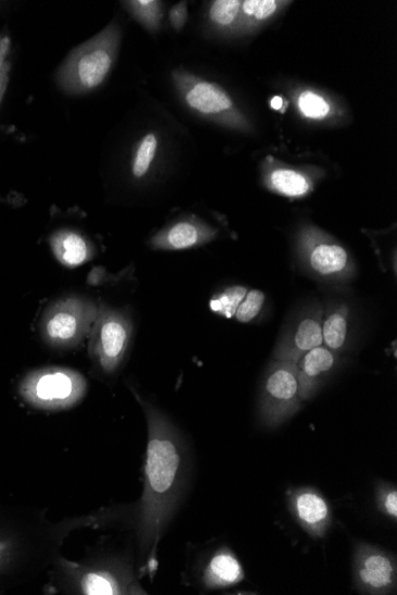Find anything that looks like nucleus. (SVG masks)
<instances>
[{
    "label": "nucleus",
    "mask_w": 397,
    "mask_h": 595,
    "mask_svg": "<svg viewBox=\"0 0 397 595\" xmlns=\"http://www.w3.org/2000/svg\"><path fill=\"white\" fill-rule=\"evenodd\" d=\"M140 402L148 421V448L139 534L143 553L154 555L181 497L188 453L170 421L154 405Z\"/></svg>",
    "instance_id": "f257e3e1"
},
{
    "label": "nucleus",
    "mask_w": 397,
    "mask_h": 595,
    "mask_svg": "<svg viewBox=\"0 0 397 595\" xmlns=\"http://www.w3.org/2000/svg\"><path fill=\"white\" fill-rule=\"evenodd\" d=\"M120 42L121 29L114 21L74 48L56 69L59 90L69 96H81L101 89L116 65Z\"/></svg>",
    "instance_id": "f03ea898"
},
{
    "label": "nucleus",
    "mask_w": 397,
    "mask_h": 595,
    "mask_svg": "<svg viewBox=\"0 0 397 595\" xmlns=\"http://www.w3.org/2000/svg\"><path fill=\"white\" fill-rule=\"evenodd\" d=\"M99 306L90 297L71 295L49 306L41 324L44 340L56 349L71 350L90 337Z\"/></svg>",
    "instance_id": "7ed1b4c3"
},
{
    "label": "nucleus",
    "mask_w": 397,
    "mask_h": 595,
    "mask_svg": "<svg viewBox=\"0 0 397 595\" xmlns=\"http://www.w3.org/2000/svg\"><path fill=\"white\" fill-rule=\"evenodd\" d=\"M87 391V380L66 367L35 371L23 380L21 393L28 403L43 411H64L78 404Z\"/></svg>",
    "instance_id": "20e7f679"
},
{
    "label": "nucleus",
    "mask_w": 397,
    "mask_h": 595,
    "mask_svg": "<svg viewBox=\"0 0 397 595\" xmlns=\"http://www.w3.org/2000/svg\"><path fill=\"white\" fill-rule=\"evenodd\" d=\"M302 404L296 365L272 361L260 389V423L268 428H278L299 412Z\"/></svg>",
    "instance_id": "39448f33"
},
{
    "label": "nucleus",
    "mask_w": 397,
    "mask_h": 595,
    "mask_svg": "<svg viewBox=\"0 0 397 595\" xmlns=\"http://www.w3.org/2000/svg\"><path fill=\"white\" fill-rule=\"evenodd\" d=\"M132 339V322L118 309L101 306L90 334V354L106 375L114 374L127 357Z\"/></svg>",
    "instance_id": "423d86ee"
},
{
    "label": "nucleus",
    "mask_w": 397,
    "mask_h": 595,
    "mask_svg": "<svg viewBox=\"0 0 397 595\" xmlns=\"http://www.w3.org/2000/svg\"><path fill=\"white\" fill-rule=\"evenodd\" d=\"M354 579L357 590L363 594H393L397 587L395 557L367 543L356 545Z\"/></svg>",
    "instance_id": "0eeeda50"
},
{
    "label": "nucleus",
    "mask_w": 397,
    "mask_h": 595,
    "mask_svg": "<svg viewBox=\"0 0 397 595\" xmlns=\"http://www.w3.org/2000/svg\"><path fill=\"white\" fill-rule=\"evenodd\" d=\"M174 81L185 105L205 118L227 121L233 113V102L217 83L192 76L183 70L174 73Z\"/></svg>",
    "instance_id": "6e6552de"
},
{
    "label": "nucleus",
    "mask_w": 397,
    "mask_h": 595,
    "mask_svg": "<svg viewBox=\"0 0 397 595\" xmlns=\"http://www.w3.org/2000/svg\"><path fill=\"white\" fill-rule=\"evenodd\" d=\"M322 314L318 305L304 309L285 328L274 352V361L296 365L303 355L322 346Z\"/></svg>",
    "instance_id": "1a4fd4ad"
},
{
    "label": "nucleus",
    "mask_w": 397,
    "mask_h": 595,
    "mask_svg": "<svg viewBox=\"0 0 397 595\" xmlns=\"http://www.w3.org/2000/svg\"><path fill=\"white\" fill-rule=\"evenodd\" d=\"M303 253L309 268L321 279L345 281L354 274V266L344 247L315 229L303 234Z\"/></svg>",
    "instance_id": "9d476101"
},
{
    "label": "nucleus",
    "mask_w": 397,
    "mask_h": 595,
    "mask_svg": "<svg viewBox=\"0 0 397 595\" xmlns=\"http://www.w3.org/2000/svg\"><path fill=\"white\" fill-rule=\"evenodd\" d=\"M291 512L297 523L313 539L326 535L333 514L324 495L311 488L296 490L290 500Z\"/></svg>",
    "instance_id": "9b49d317"
},
{
    "label": "nucleus",
    "mask_w": 397,
    "mask_h": 595,
    "mask_svg": "<svg viewBox=\"0 0 397 595\" xmlns=\"http://www.w3.org/2000/svg\"><path fill=\"white\" fill-rule=\"evenodd\" d=\"M337 365V353L326 349L325 346L316 347L302 357L296 364V377L299 384V399L303 403L318 393Z\"/></svg>",
    "instance_id": "f8f14e48"
},
{
    "label": "nucleus",
    "mask_w": 397,
    "mask_h": 595,
    "mask_svg": "<svg viewBox=\"0 0 397 595\" xmlns=\"http://www.w3.org/2000/svg\"><path fill=\"white\" fill-rule=\"evenodd\" d=\"M217 231L204 221L196 219L181 220L176 224L159 231L152 240L156 250L180 251L204 245L214 241Z\"/></svg>",
    "instance_id": "ddd939ff"
},
{
    "label": "nucleus",
    "mask_w": 397,
    "mask_h": 595,
    "mask_svg": "<svg viewBox=\"0 0 397 595\" xmlns=\"http://www.w3.org/2000/svg\"><path fill=\"white\" fill-rule=\"evenodd\" d=\"M49 244H51L52 251L59 262L71 269L90 262L95 256L93 243L76 230L64 229L56 231L49 240Z\"/></svg>",
    "instance_id": "4468645a"
},
{
    "label": "nucleus",
    "mask_w": 397,
    "mask_h": 595,
    "mask_svg": "<svg viewBox=\"0 0 397 595\" xmlns=\"http://www.w3.org/2000/svg\"><path fill=\"white\" fill-rule=\"evenodd\" d=\"M322 346L334 353L343 351L350 338V308L333 305L322 314Z\"/></svg>",
    "instance_id": "2eb2a0df"
},
{
    "label": "nucleus",
    "mask_w": 397,
    "mask_h": 595,
    "mask_svg": "<svg viewBox=\"0 0 397 595\" xmlns=\"http://www.w3.org/2000/svg\"><path fill=\"white\" fill-rule=\"evenodd\" d=\"M204 580L209 587H229L244 580V570L231 552L220 551L208 562Z\"/></svg>",
    "instance_id": "dca6fc26"
},
{
    "label": "nucleus",
    "mask_w": 397,
    "mask_h": 595,
    "mask_svg": "<svg viewBox=\"0 0 397 595\" xmlns=\"http://www.w3.org/2000/svg\"><path fill=\"white\" fill-rule=\"evenodd\" d=\"M269 185L276 192L291 197H299L312 190V182L304 173L293 169L279 168L270 173Z\"/></svg>",
    "instance_id": "f3484780"
},
{
    "label": "nucleus",
    "mask_w": 397,
    "mask_h": 595,
    "mask_svg": "<svg viewBox=\"0 0 397 595\" xmlns=\"http://www.w3.org/2000/svg\"><path fill=\"white\" fill-rule=\"evenodd\" d=\"M157 148L158 139L155 133L145 134L139 142L131 160V172L135 179H143L151 171Z\"/></svg>",
    "instance_id": "a211bd4d"
},
{
    "label": "nucleus",
    "mask_w": 397,
    "mask_h": 595,
    "mask_svg": "<svg viewBox=\"0 0 397 595\" xmlns=\"http://www.w3.org/2000/svg\"><path fill=\"white\" fill-rule=\"evenodd\" d=\"M81 591L89 595H114L126 592L120 581L107 572H92L81 580Z\"/></svg>",
    "instance_id": "6ab92c4d"
},
{
    "label": "nucleus",
    "mask_w": 397,
    "mask_h": 595,
    "mask_svg": "<svg viewBox=\"0 0 397 595\" xmlns=\"http://www.w3.org/2000/svg\"><path fill=\"white\" fill-rule=\"evenodd\" d=\"M14 67V42L9 30H0V108H2Z\"/></svg>",
    "instance_id": "aec40b11"
},
{
    "label": "nucleus",
    "mask_w": 397,
    "mask_h": 595,
    "mask_svg": "<svg viewBox=\"0 0 397 595\" xmlns=\"http://www.w3.org/2000/svg\"><path fill=\"white\" fill-rule=\"evenodd\" d=\"M130 10L132 16L151 31L159 28L161 20L164 15L163 3L152 2V0H140V2L124 3Z\"/></svg>",
    "instance_id": "412c9836"
},
{
    "label": "nucleus",
    "mask_w": 397,
    "mask_h": 595,
    "mask_svg": "<svg viewBox=\"0 0 397 595\" xmlns=\"http://www.w3.org/2000/svg\"><path fill=\"white\" fill-rule=\"evenodd\" d=\"M247 292L249 290L244 287L228 288L226 292L215 296L213 301L209 302V307L214 312L231 319L238 312Z\"/></svg>",
    "instance_id": "4be33fe9"
},
{
    "label": "nucleus",
    "mask_w": 397,
    "mask_h": 595,
    "mask_svg": "<svg viewBox=\"0 0 397 595\" xmlns=\"http://www.w3.org/2000/svg\"><path fill=\"white\" fill-rule=\"evenodd\" d=\"M241 7L239 0H218L209 7V21L217 27L228 28L239 18Z\"/></svg>",
    "instance_id": "5701e85b"
},
{
    "label": "nucleus",
    "mask_w": 397,
    "mask_h": 595,
    "mask_svg": "<svg viewBox=\"0 0 397 595\" xmlns=\"http://www.w3.org/2000/svg\"><path fill=\"white\" fill-rule=\"evenodd\" d=\"M265 302L266 295L264 292L249 290L246 293L234 318L243 322V324H247V322L255 320L259 312L262 311Z\"/></svg>",
    "instance_id": "b1692460"
},
{
    "label": "nucleus",
    "mask_w": 397,
    "mask_h": 595,
    "mask_svg": "<svg viewBox=\"0 0 397 595\" xmlns=\"http://www.w3.org/2000/svg\"><path fill=\"white\" fill-rule=\"evenodd\" d=\"M299 108L304 116L312 119L326 117L331 109L324 98L311 91H306L300 95Z\"/></svg>",
    "instance_id": "393cba45"
},
{
    "label": "nucleus",
    "mask_w": 397,
    "mask_h": 595,
    "mask_svg": "<svg viewBox=\"0 0 397 595\" xmlns=\"http://www.w3.org/2000/svg\"><path fill=\"white\" fill-rule=\"evenodd\" d=\"M243 12L246 17L255 21H266L276 14L280 3L274 0H247L242 3Z\"/></svg>",
    "instance_id": "a878e982"
},
{
    "label": "nucleus",
    "mask_w": 397,
    "mask_h": 595,
    "mask_svg": "<svg viewBox=\"0 0 397 595\" xmlns=\"http://www.w3.org/2000/svg\"><path fill=\"white\" fill-rule=\"evenodd\" d=\"M376 501L382 514L396 520L397 518V490L390 483H380L376 490Z\"/></svg>",
    "instance_id": "bb28decb"
},
{
    "label": "nucleus",
    "mask_w": 397,
    "mask_h": 595,
    "mask_svg": "<svg viewBox=\"0 0 397 595\" xmlns=\"http://www.w3.org/2000/svg\"><path fill=\"white\" fill-rule=\"evenodd\" d=\"M188 5H185L184 2L174 7L169 12L170 24L176 30L183 29L185 22H188Z\"/></svg>",
    "instance_id": "cd10ccee"
},
{
    "label": "nucleus",
    "mask_w": 397,
    "mask_h": 595,
    "mask_svg": "<svg viewBox=\"0 0 397 595\" xmlns=\"http://www.w3.org/2000/svg\"><path fill=\"white\" fill-rule=\"evenodd\" d=\"M283 105L282 99L280 96H277L272 99L271 101V107L274 109H280Z\"/></svg>",
    "instance_id": "c85d7f7f"
}]
</instances>
